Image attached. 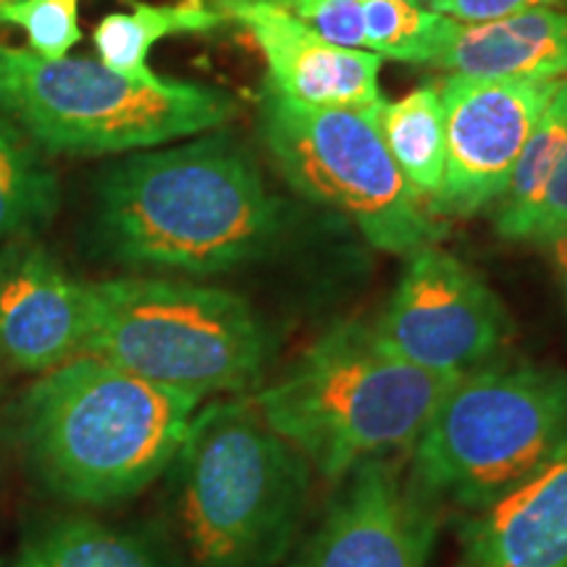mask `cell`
<instances>
[{"mask_svg": "<svg viewBox=\"0 0 567 567\" xmlns=\"http://www.w3.org/2000/svg\"><path fill=\"white\" fill-rule=\"evenodd\" d=\"M226 24V17L210 0H179V3H140L132 0L130 11H113L97 21L92 30V45L97 61L132 76V80H153L151 51L161 40L174 34H205Z\"/></svg>", "mask_w": 567, "mask_h": 567, "instance_id": "cell-16", "label": "cell"}, {"mask_svg": "<svg viewBox=\"0 0 567 567\" xmlns=\"http://www.w3.org/2000/svg\"><path fill=\"white\" fill-rule=\"evenodd\" d=\"M559 80H473L446 74L436 84L444 109V182L434 216L467 218L505 195L517 158Z\"/></svg>", "mask_w": 567, "mask_h": 567, "instance_id": "cell-10", "label": "cell"}, {"mask_svg": "<svg viewBox=\"0 0 567 567\" xmlns=\"http://www.w3.org/2000/svg\"><path fill=\"white\" fill-rule=\"evenodd\" d=\"M386 460L342 478L321 526L289 567H429L436 534L431 499Z\"/></svg>", "mask_w": 567, "mask_h": 567, "instance_id": "cell-11", "label": "cell"}, {"mask_svg": "<svg viewBox=\"0 0 567 567\" xmlns=\"http://www.w3.org/2000/svg\"><path fill=\"white\" fill-rule=\"evenodd\" d=\"M567 153V80H559L555 95L523 147L505 195L494 205L496 234L513 243H526L534 208Z\"/></svg>", "mask_w": 567, "mask_h": 567, "instance_id": "cell-19", "label": "cell"}, {"mask_svg": "<svg viewBox=\"0 0 567 567\" xmlns=\"http://www.w3.org/2000/svg\"><path fill=\"white\" fill-rule=\"evenodd\" d=\"M375 113L313 109L264 84L260 137L297 195L344 216L375 250L413 255L436 245L442 218L389 155Z\"/></svg>", "mask_w": 567, "mask_h": 567, "instance_id": "cell-8", "label": "cell"}, {"mask_svg": "<svg viewBox=\"0 0 567 567\" xmlns=\"http://www.w3.org/2000/svg\"><path fill=\"white\" fill-rule=\"evenodd\" d=\"M460 375L423 371L396 358L368 323L326 329L252 405L284 442L326 478L413 450Z\"/></svg>", "mask_w": 567, "mask_h": 567, "instance_id": "cell-3", "label": "cell"}, {"mask_svg": "<svg viewBox=\"0 0 567 567\" xmlns=\"http://www.w3.org/2000/svg\"><path fill=\"white\" fill-rule=\"evenodd\" d=\"M551 255V268H555L559 292H563V300L567 305V237H559L555 243L547 245Z\"/></svg>", "mask_w": 567, "mask_h": 567, "instance_id": "cell-25", "label": "cell"}, {"mask_svg": "<svg viewBox=\"0 0 567 567\" xmlns=\"http://www.w3.org/2000/svg\"><path fill=\"white\" fill-rule=\"evenodd\" d=\"M292 210L231 130L130 153L92 187V237L113 264L218 276L279 250Z\"/></svg>", "mask_w": 567, "mask_h": 567, "instance_id": "cell-1", "label": "cell"}, {"mask_svg": "<svg viewBox=\"0 0 567 567\" xmlns=\"http://www.w3.org/2000/svg\"><path fill=\"white\" fill-rule=\"evenodd\" d=\"M87 281L71 279L38 237L0 247V363L48 373L84 354Z\"/></svg>", "mask_w": 567, "mask_h": 567, "instance_id": "cell-12", "label": "cell"}, {"mask_svg": "<svg viewBox=\"0 0 567 567\" xmlns=\"http://www.w3.org/2000/svg\"><path fill=\"white\" fill-rule=\"evenodd\" d=\"M0 27H19L34 55L66 59L82 40L80 0H17L0 9Z\"/></svg>", "mask_w": 567, "mask_h": 567, "instance_id": "cell-22", "label": "cell"}, {"mask_svg": "<svg viewBox=\"0 0 567 567\" xmlns=\"http://www.w3.org/2000/svg\"><path fill=\"white\" fill-rule=\"evenodd\" d=\"M460 567H567V446L465 523Z\"/></svg>", "mask_w": 567, "mask_h": 567, "instance_id": "cell-14", "label": "cell"}, {"mask_svg": "<svg viewBox=\"0 0 567 567\" xmlns=\"http://www.w3.org/2000/svg\"><path fill=\"white\" fill-rule=\"evenodd\" d=\"M51 155L0 111V247L38 237L61 203L59 174Z\"/></svg>", "mask_w": 567, "mask_h": 567, "instance_id": "cell-17", "label": "cell"}, {"mask_svg": "<svg viewBox=\"0 0 567 567\" xmlns=\"http://www.w3.org/2000/svg\"><path fill=\"white\" fill-rule=\"evenodd\" d=\"M11 3H17V0H0V9H6V6H11Z\"/></svg>", "mask_w": 567, "mask_h": 567, "instance_id": "cell-26", "label": "cell"}, {"mask_svg": "<svg viewBox=\"0 0 567 567\" xmlns=\"http://www.w3.org/2000/svg\"><path fill=\"white\" fill-rule=\"evenodd\" d=\"M84 354L197 396L245 394L268 363V331L245 297L221 287L118 276L87 281Z\"/></svg>", "mask_w": 567, "mask_h": 567, "instance_id": "cell-6", "label": "cell"}, {"mask_svg": "<svg viewBox=\"0 0 567 567\" xmlns=\"http://www.w3.org/2000/svg\"><path fill=\"white\" fill-rule=\"evenodd\" d=\"M559 237H567V153L557 172L549 176L542 197H538L526 231V243L547 247Z\"/></svg>", "mask_w": 567, "mask_h": 567, "instance_id": "cell-23", "label": "cell"}, {"mask_svg": "<svg viewBox=\"0 0 567 567\" xmlns=\"http://www.w3.org/2000/svg\"><path fill=\"white\" fill-rule=\"evenodd\" d=\"M565 446L567 371L496 358L446 389L413 444L410 481L431 502L481 513Z\"/></svg>", "mask_w": 567, "mask_h": 567, "instance_id": "cell-7", "label": "cell"}, {"mask_svg": "<svg viewBox=\"0 0 567 567\" xmlns=\"http://www.w3.org/2000/svg\"><path fill=\"white\" fill-rule=\"evenodd\" d=\"M431 66L473 80H567V3L457 24Z\"/></svg>", "mask_w": 567, "mask_h": 567, "instance_id": "cell-15", "label": "cell"}, {"mask_svg": "<svg viewBox=\"0 0 567 567\" xmlns=\"http://www.w3.org/2000/svg\"><path fill=\"white\" fill-rule=\"evenodd\" d=\"M0 111L48 155L113 158L221 130L239 103L208 84L132 80L87 55L0 45Z\"/></svg>", "mask_w": 567, "mask_h": 567, "instance_id": "cell-5", "label": "cell"}, {"mask_svg": "<svg viewBox=\"0 0 567 567\" xmlns=\"http://www.w3.org/2000/svg\"><path fill=\"white\" fill-rule=\"evenodd\" d=\"M179 517L197 567H271L292 542L310 465L234 396L197 410L176 455Z\"/></svg>", "mask_w": 567, "mask_h": 567, "instance_id": "cell-4", "label": "cell"}, {"mask_svg": "<svg viewBox=\"0 0 567 567\" xmlns=\"http://www.w3.org/2000/svg\"><path fill=\"white\" fill-rule=\"evenodd\" d=\"M567 0H425L431 11L457 21V24H486L515 13L542 9V6H565Z\"/></svg>", "mask_w": 567, "mask_h": 567, "instance_id": "cell-24", "label": "cell"}, {"mask_svg": "<svg viewBox=\"0 0 567 567\" xmlns=\"http://www.w3.org/2000/svg\"><path fill=\"white\" fill-rule=\"evenodd\" d=\"M203 396L80 354L40 373L21 410L30 460L55 494L113 505L174 463Z\"/></svg>", "mask_w": 567, "mask_h": 567, "instance_id": "cell-2", "label": "cell"}, {"mask_svg": "<svg viewBox=\"0 0 567 567\" xmlns=\"http://www.w3.org/2000/svg\"><path fill=\"white\" fill-rule=\"evenodd\" d=\"M455 30L457 21L421 0H363V51L381 61L431 66Z\"/></svg>", "mask_w": 567, "mask_h": 567, "instance_id": "cell-21", "label": "cell"}, {"mask_svg": "<svg viewBox=\"0 0 567 567\" xmlns=\"http://www.w3.org/2000/svg\"><path fill=\"white\" fill-rule=\"evenodd\" d=\"M13 567H166L137 538L87 517H69L45 528Z\"/></svg>", "mask_w": 567, "mask_h": 567, "instance_id": "cell-20", "label": "cell"}, {"mask_svg": "<svg viewBox=\"0 0 567 567\" xmlns=\"http://www.w3.org/2000/svg\"><path fill=\"white\" fill-rule=\"evenodd\" d=\"M226 21H239L264 53L266 82L302 105L375 113L384 105L381 59L334 45L276 0H210Z\"/></svg>", "mask_w": 567, "mask_h": 567, "instance_id": "cell-13", "label": "cell"}, {"mask_svg": "<svg viewBox=\"0 0 567 567\" xmlns=\"http://www.w3.org/2000/svg\"><path fill=\"white\" fill-rule=\"evenodd\" d=\"M371 329L396 358L444 375L492 363L513 339L505 302L439 245L408 255L405 271Z\"/></svg>", "mask_w": 567, "mask_h": 567, "instance_id": "cell-9", "label": "cell"}, {"mask_svg": "<svg viewBox=\"0 0 567 567\" xmlns=\"http://www.w3.org/2000/svg\"><path fill=\"white\" fill-rule=\"evenodd\" d=\"M373 118L396 168L431 208L442 189L446 163V130L439 87L421 84L400 101H384Z\"/></svg>", "mask_w": 567, "mask_h": 567, "instance_id": "cell-18", "label": "cell"}]
</instances>
